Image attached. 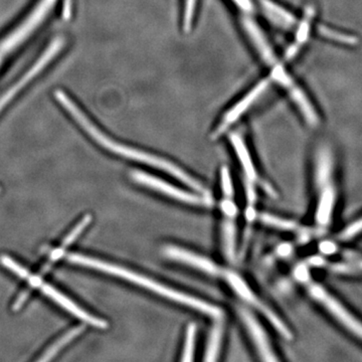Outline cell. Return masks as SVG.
<instances>
[{
  "label": "cell",
  "instance_id": "1",
  "mask_svg": "<svg viewBox=\"0 0 362 362\" xmlns=\"http://www.w3.org/2000/svg\"><path fill=\"white\" fill-rule=\"evenodd\" d=\"M54 98L59 102V104L71 114L76 121L95 140L99 143L105 149L109 150L112 153L116 156H122L124 158L130 159V160L140 162V163L146 164V165L152 166L164 171L168 175H173V177L177 178L181 182L185 183L192 189L197 190L199 194H206V188L197 180H194L192 175L183 171L180 166L175 165V163L168 160V159L162 158V157L154 156L149 152L143 151L135 147L127 146L123 143L117 142L115 140L111 139L106 134H104L99 128H97L90 119L85 115L84 112L76 105L73 100L66 94L63 90H58L54 92Z\"/></svg>",
  "mask_w": 362,
  "mask_h": 362
},
{
  "label": "cell",
  "instance_id": "2",
  "mask_svg": "<svg viewBox=\"0 0 362 362\" xmlns=\"http://www.w3.org/2000/svg\"><path fill=\"white\" fill-rule=\"evenodd\" d=\"M66 258L71 263L95 269V270L104 272V273L109 274V275L123 279V280L128 281L132 284L148 289L149 291L156 293L159 296L166 298V299L171 300V301L176 302V303L185 305V306L190 307L194 310L202 312L206 315L213 317L214 319L223 318V313L220 307L207 303L204 300L197 299V297L192 296V295L176 291L175 289L161 284L153 279L143 276L137 272L128 270L124 267L101 261V259H93L90 257L81 254H68Z\"/></svg>",
  "mask_w": 362,
  "mask_h": 362
},
{
  "label": "cell",
  "instance_id": "3",
  "mask_svg": "<svg viewBox=\"0 0 362 362\" xmlns=\"http://www.w3.org/2000/svg\"><path fill=\"white\" fill-rule=\"evenodd\" d=\"M334 158L329 147L320 146L316 154L315 178L318 189L315 218L320 226H327L337 204V188L333 182Z\"/></svg>",
  "mask_w": 362,
  "mask_h": 362
},
{
  "label": "cell",
  "instance_id": "4",
  "mask_svg": "<svg viewBox=\"0 0 362 362\" xmlns=\"http://www.w3.org/2000/svg\"><path fill=\"white\" fill-rule=\"evenodd\" d=\"M131 178L142 187L156 190L159 194L166 195V197L176 199V201L190 204V206H211L213 204V201L206 195L202 197V195L190 194V192H185L180 187H175L171 183L166 182V181L162 180L156 176L149 175V173H143V171H132Z\"/></svg>",
  "mask_w": 362,
  "mask_h": 362
},
{
  "label": "cell",
  "instance_id": "5",
  "mask_svg": "<svg viewBox=\"0 0 362 362\" xmlns=\"http://www.w3.org/2000/svg\"><path fill=\"white\" fill-rule=\"evenodd\" d=\"M272 82L273 81L271 77L263 78L251 88V90H247L244 96L238 100L235 104L221 117L220 123L216 125V129L214 131L213 138L220 137L223 133H226V131L230 129L233 124L237 123L240 117L244 116L265 94L270 88Z\"/></svg>",
  "mask_w": 362,
  "mask_h": 362
},
{
  "label": "cell",
  "instance_id": "6",
  "mask_svg": "<svg viewBox=\"0 0 362 362\" xmlns=\"http://www.w3.org/2000/svg\"><path fill=\"white\" fill-rule=\"evenodd\" d=\"M225 277L226 282H228V284L230 285L233 291L237 293L247 303L252 305V307H255L257 310L261 312L285 339H292L291 330H289L286 324L276 315L275 312L272 311L258 296H256V294L252 291L251 288L247 285V283L237 273H235V272H226Z\"/></svg>",
  "mask_w": 362,
  "mask_h": 362
},
{
  "label": "cell",
  "instance_id": "7",
  "mask_svg": "<svg viewBox=\"0 0 362 362\" xmlns=\"http://www.w3.org/2000/svg\"><path fill=\"white\" fill-rule=\"evenodd\" d=\"M309 294L318 303L323 305L324 308L332 314L340 323L362 340V322L352 315L351 313L332 295L329 294L323 287L318 284L309 286Z\"/></svg>",
  "mask_w": 362,
  "mask_h": 362
},
{
  "label": "cell",
  "instance_id": "8",
  "mask_svg": "<svg viewBox=\"0 0 362 362\" xmlns=\"http://www.w3.org/2000/svg\"><path fill=\"white\" fill-rule=\"evenodd\" d=\"M54 2H56V0H42L35 11L30 14V18L1 42V45H0V61H1V58H4V56L13 51L14 47H18L23 40L32 33L33 30L37 28V25L42 23L47 13H49V9L54 6Z\"/></svg>",
  "mask_w": 362,
  "mask_h": 362
},
{
  "label": "cell",
  "instance_id": "9",
  "mask_svg": "<svg viewBox=\"0 0 362 362\" xmlns=\"http://www.w3.org/2000/svg\"><path fill=\"white\" fill-rule=\"evenodd\" d=\"M64 45H65V40L62 39V37L54 40V42H52L51 45L47 47V51L37 59V63L33 65V68L26 71L25 75L21 77L20 80H18V82L16 83V85H13L11 89L7 90L4 96L0 98V112L4 110V107L16 97V94L21 92V90L23 89L25 85L28 84L30 80H33L35 76L39 75L40 71L44 70L45 66L61 52Z\"/></svg>",
  "mask_w": 362,
  "mask_h": 362
},
{
  "label": "cell",
  "instance_id": "10",
  "mask_svg": "<svg viewBox=\"0 0 362 362\" xmlns=\"http://www.w3.org/2000/svg\"><path fill=\"white\" fill-rule=\"evenodd\" d=\"M239 315L262 359L266 361H277L278 358L272 349L268 335L264 330L263 326L257 320L256 317L245 308H239Z\"/></svg>",
  "mask_w": 362,
  "mask_h": 362
},
{
  "label": "cell",
  "instance_id": "11",
  "mask_svg": "<svg viewBox=\"0 0 362 362\" xmlns=\"http://www.w3.org/2000/svg\"><path fill=\"white\" fill-rule=\"evenodd\" d=\"M163 255L166 258L192 267V268L204 272L209 275H221L220 267L214 263L211 259H206V257L201 256V255L195 254L194 252L188 251V250L183 249V247L168 245V246L163 247Z\"/></svg>",
  "mask_w": 362,
  "mask_h": 362
},
{
  "label": "cell",
  "instance_id": "12",
  "mask_svg": "<svg viewBox=\"0 0 362 362\" xmlns=\"http://www.w3.org/2000/svg\"><path fill=\"white\" fill-rule=\"evenodd\" d=\"M40 288L45 295L51 298L54 302L61 305L63 308L70 312L74 316L78 317L81 320L85 321L86 323L94 326V327L100 328V329H105V328L108 327V322H107L106 320L90 315L88 312L83 310L77 304L74 303L69 298L64 296L62 293L54 289L51 285L45 284L44 282H42V284L40 285Z\"/></svg>",
  "mask_w": 362,
  "mask_h": 362
},
{
  "label": "cell",
  "instance_id": "13",
  "mask_svg": "<svg viewBox=\"0 0 362 362\" xmlns=\"http://www.w3.org/2000/svg\"><path fill=\"white\" fill-rule=\"evenodd\" d=\"M259 4H261L262 9L267 18L276 25L287 28V30H291L297 25V20L295 16L276 2L272 1V0H259Z\"/></svg>",
  "mask_w": 362,
  "mask_h": 362
},
{
  "label": "cell",
  "instance_id": "14",
  "mask_svg": "<svg viewBox=\"0 0 362 362\" xmlns=\"http://www.w3.org/2000/svg\"><path fill=\"white\" fill-rule=\"evenodd\" d=\"M230 141L232 143L233 148L235 149V154H237L243 168H244L247 180L250 182L256 180V168H255L254 162H252L251 154H250L244 138L238 133H232V134H230Z\"/></svg>",
  "mask_w": 362,
  "mask_h": 362
},
{
  "label": "cell",
  "instance_id": "15",
  "mask_svg": "<svg viewBox=\"0 0 362 362\" xmlns=\"http://www.w3.org/2000/svg\"><path fill=\"white\" fill-rule=\"evenodd\" d=\"M314 16L313 7H309L307 8L306 13H305V18L301 21L299 25V30H298L296 39H295L294 44L290 45L289 49L286 52L284 59L286 61H291L294 59L299 52L300 47H302L306 42L308 39L309 32H310V23L312 21V16Z\"/></svg>",
  "mask_w": 362,
  "mask_h": 362
},
{
  "label": "cell",
  "instance_id": "16",
  "mask_svg": "<svg viewBox=\"0 0 362 362\" xmlns=\"http://www.w3.org/2000/svg\"><path fill=\"white\" fill-rule=\"evenodd\" d=\"M218 320L220 319H218V322L214 324L211 333H209L206 354H206V356H204V361H216L218 358V354H220L223 337V324Z\"/></svg>",
  "mask_w": 362,
  "mask_h": 362
},
{
  "label": "cell",
  "instance_id": "17",
  "mask_svg": "<svg viewBox=\"0 0 362 362\" xmlns=\"http://www.w3.org/2000/svg\"><path fill=\"white\" fill-rule=\"evenodd\" d=\"M235 237H237V230H235V223L230 221H226L221 230V240H223V252L226 258L230 261L235 258Z\"/></svg>",
  "mask_w": 362,
  "mask_h": 362
},
{
  "label": "cell",
  "instance_id": "18",
  "mask_svg": "<svg viewBox=\"0 0 362 362\" xmlns=\"http://www.w3.org/2000/svg\"><path fill=\"white\" fill-rule=\"evenodd\" d=\"M85 330V326H78V327L73 328L69 331L68 333H66L61 339H59L58 341L54 342V344L49 347L47 351L45 352L44 356L40 357V358L37 359L39 361H51L52 357L56 356L57 354L65 346L66 344H68L69 342H71V340L75 339L78 335H80L83 331Z\"/></svg>",
  "mask_w": 362,
  "mask_h": 362
},
{
  "label": "cell",
  "instance_id": "19",
  "mask_svg": "<svg viewBox=\"0 0 362 362\" xmlns=\"http://www.w3.org/2000/svg\"><path fill=\"white\" fill-rule=\"evenodd\" d=\"M90 221H92V216L90 214H87V216H84L82 221L78 223L77 226L74 228L73 230L70 233H69L68 237L66 238L65 240H64L63 245L59 247V250L52 252L51 256V262H54L56 259H59L64 255V250L66 249V247L70 246L71 244H73L75 242V240L77 239L78 235H81L86 228L90 225Z\"/></svg>",
  "mask_w": 362,
  "mask_h": 362
},
{
  "label": "cell",
  "instance_id": "20",
  "mask_svg": "<svg viewBox=\"0 0 362 362\" xmlns=\"http://www.w3.org/2000/svg\"><path fill=\"white\" fill-rule=\"evenodd\" d=\"M197 328L195 324H189L185 333V347H183L182 361H192L194 358L195 341H197Z\"/></svg>",
  "mask_w": 362,
  "mask_h": 362
},
{
  "label": "cell",
  "instance_id": "21",
  "mask_svg": "<svg viewBox=\"0 0 362 362\" xmlns=\"http://www.w3.org/2000/svg\"><path fill=\"white\" fill-rule=\"evenodd\" d=\"M259 220L265 225L272 226V228H278L283 230H295L298 228L297 223L293 221L281 218L279 216H272L269 214H259Z\"/></svg>",
  "mask_w": 362,
  "mask_h": 362
},
{
  "label": "cell",
  "instance_id": "22",
  "mask_svg": "<svg viewBox=\"0 0 362 362\" xmlns=\"http://www.w3.org/2000/svg\"><path fill=\"white\" fill-rule=\"evenodd\" d=\"M319 33L323 35L326 39L334 40V42H340L343 45H354L357 44V39L352 35H344L342 33H338L337 30H333L332 28H327V26L322 25L318 28Z\"/></svg>",
  "mask_w": 362,
  "mask_h": 362
},
{
  "label": "cell",
  "instance_id": "23",
  "mask_svg": "<svg viewBox=\"0 0 362 362\" xmlns=\"http://www.w3.org/2000/svg\"><path fill=\"white\" fill-rule=\"evenodd\" d=\"M0 262H1L2 265L6 267V268L13 271V273H16V275L20 276L21 278L26 279V280H28V279L32 276V274H30V272L23 268V267H21L20 264L14 262L13 259L9 258L8 256L0 257Z\"/></svg>",
  "mask_w": 362,
  "mask_h": 362
},
{
  "label": "cell",
  "instance_id": "24",
  "mask_svg": "<svg viewBox=\"0 0 362 362\" xmlns=\"http://www.w3.org/2000/svg\"><path fill=\"white\" fill-rule=\"evenodd\" d=\"M221 185L223 195L232 199L233 195L232 176H230V170L226 166H223L221 170Z\"/></svg>",
  "mask_w": 362,
  "mask_h": 362
},
{
  "label": "cell",
  "instance_id": "25",
  "mask_svg": "<svg viewBox=\"0 0 362 362\" xmlns=\"http://www.w3.org/2000/svg\"><path fill=\"white\" fill-rule=\"evenodd\" d=\"M362 232V218L352 223L351 225L347 226L341 233H340L339 239L341 240H349L354 239L357 235Z\"/></svg>",
  "mask_w": 362,
  "mask_h": 362
},
{
  "label": "cell",
  "instance_id": "26",
  "mask_svg": "<svg viewBox=\"0 0 362 362\" xmlns=\"http://www.w3.org/2000/svg\"><path fill=\"white\" fill-rule=\"evenodd\" d=\"M221 211H223V214L230 218H235L238 214L237 204H235V202H233L230 197H226V199H223V201H221Z\"/></svg>",
  "mask_w": 362,
  "mask_h": 362
},
{
  "label": "cell",
  "instance_id": "27",
  "mask_svg": "<svg viewBox=\"0 0 362 362\" xmlns=\"http://www.w3.org/2000/svg\"><path fill=\"white\" fill-rule=\"evenodd\" d=\"M243 13H252L254 11L252 0H230Z\"/></svg>",
  "mask_w": 362,
  "mask_h": 362
},
{
  "label": "cell",
  "instance_id": "28",
  "mask_svg": "<svg viewBox=\"0 0 362 362\" xmlns=\"http://www.w3.org/2000/svg\"><path fill=\"white\" fill-rule=\"evenodd\" d=\"M295 277L297 278V280L301 281V282H308L309 281V273L308 270H307L306 267L305 266H299L295 270Z\"/></svg>",
  "mask_w": 362,
  "mask_h": 362
},
{
  "label": "cell",
  "instance_id": "29",
  "mask_svg": "<svg viewBox=\"0 0 362 362\" xmlns=\"http://www.w3.org/2000/svg\"><path fill=\"white\" fill-rule=\"evenodd\" d=\"M30 290L28 289L25 290V291H23L21 293L20 296H18V299H16V301L14 302L13 309L14 311L20 310L21 308V306H23V303L28 300V296H30Z\"/></svg>",
  "mask_w": 362,
  "mask_h": 362
},
{
  "label": "cell",
  "instance_id": "30",
  "mask_svg": "<svg viewBox=\"0 0 362 362\" xmlns=\"http://www.w3.org/2000/svg\"><path fill=\"white\" fill-rule=\"evenodd\" d=\"M292 251V247L290 245L284 244L282 246L278 247V252L280 254V256L286 257L290 254Z\"/></svg>",
  "mask_w": 362,
  "mask_h": 362
},
{
  "label": "cell",
  "instance_id": "31",
  "mask_svg": "<svg viewBox=\"0 0 362 362\" xmlns=\"http://www.w3.org/2000/svg\"><path fill=\"white\" fill-rule=\"evenodd\" d=\"M334 245L331 244V243H324L322 245V251L325 252H333L334 251Z\"/></svg>",
  "mask_w": 362,
  "mask_h": 362
},
{
  "label": "cell",
  "instance_id": "32",
  "mask_svg": "<svg viewBox=\"0 0 362 362\" xmlns=\"http://www.w3.org/2000/svg\"><path fill=\"white\" fill-rule=\"evenodd\" d=\"M0 192H1V188H0Z\"/></svg>",
  "mask_w": 362,
  "mask_h": 362
},
{
  "label": "cell",
  "instance_id": "33",
  "mask_svg": "<svg viewBox=\"0 0 362 362\" xmlns=\"http://www.w3.org/2000/svg\"><path fill=\"white\" fill-rule=\"evenodd\" d=\"M361 268H362V263L361 264Z\"/></svg>",
  "mask_w": 362,
  "mask_h": 362
}]
</instances>
